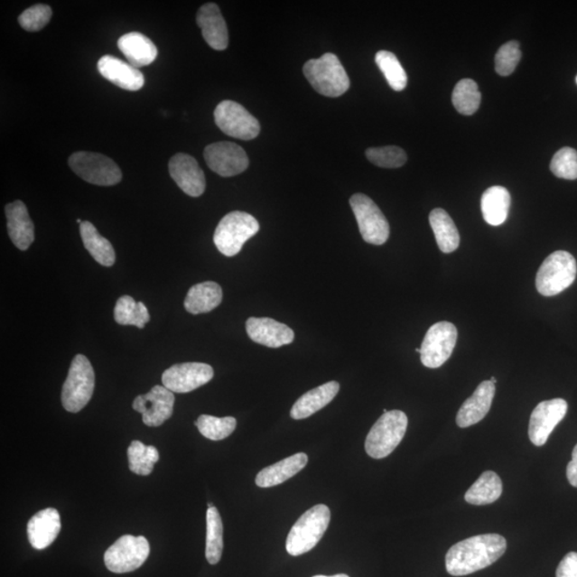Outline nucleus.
<instances>
[{"label": "nucleus", "mask_w": 577, "mask_h": 577, "mask_svg": "<svg viewBox=\"0 0 577 577\" xmlns=\"http://www.w3.org/2000/svg\"><path fill=\"white\" fill-rule=\"evenodd\" d=\"M506 550L507 541L498 534L479 535L460 541L447 553V572L452 576L475 573L498 562Z\"/></svg>", "instance_id": "nucleus-1"}, {"label": "nucleus", "mask_w": 577, "mask_h": 577, "mask_svg": "<svg viewBox=\"0 0 577 577\" xmlns=\"http://www.w3.org/2000/svg\"><path fill=\"white\" fill-rule=\"evenodd\" d=\"M330 510L328 506L312 507L296 521L285 542V549L291 556H301L316 546L328 529Z\"/></svg>", "instance_id": "nucleus-2"}, {"label": "nucleus", "mask_w": 577, "mask_h": 577, "mask_svg": "<svg viewBox=\"0 0 577 577\" xmlns=\"http://www.w3.org/2000/svg\"><path fill=\"white\" fill-rule=\"evenodd\" d=\"M304 75L313 89L320 95L338 98L349 88V79L338 57L324 54L319 60L307 61L302 68Z\"/></svg>", "instance_id": "nucleus-3"}, {"label": "nucleus", "mask_w": 577, "mask_h": 577, "mask_svg": "<svg viewBox=\"0 0 577 577\" xmlns=\"http://www.w3.org/2000/svg\"><path fill=\"white\" fill-rule=\"evenodd\" d=\"M407 424L409 419L405 412L395 410L384 413L367 435L366 452L373 459L388 457L404 440Z\"/></svg>", "instance_id": "nucleus-4"}, {"label": "nucleus", "mask_w": 577, "mask_h": 577, "mask_svg": "<svg viewBox=\"0 0 577 577\" xmlns=\"http://www.w3.org/2000/svg\"><path fill=\"white\" fill-rule=\"evenodd\" d=\"M95 384V370L90 361L84 355H77L62 387L61 401L64 410L70 413L83 410L92 397Z\"/></svg>", "instance_id": "nucleus-5"}, {"label": "nucleus", "mask_w": 577, "mask_h": 577, "mask_svg": "<svg viewBox=\"0 0 577 577\" xmlns=\"http://www.w3.org/2000/svg\"><path fill=\"white\" fill-rule=\"evenodd\" d=\"M260 225L253 215L241 211L227 214L214 233V244L219 252L233 256L241 252L243 245L258 233Z\"/></svg>", "instance_id": "nucleus-6"}, {"label": "nucleus", "mask_w": 577, "mask_h": 577, "mask_svg": "<svg viewBox=\"0 0 577 577\" xmlns=\"http://www.w3.org/2000/svg\"><path fill=\"white\" fill-rule=\"evenodd\" d=\"M577 265L574 256L563 250L551 254L544 261L535 278V287L544 296H555L575 281Z\"/></svg>", "instance_id": "nucleus-7"}, {"label": "nucleus", "mask_w": 577, "mask_h": 577, "mask_svg": "<svg viewBox=\"0 0 577 577\" xmlns=\"http://www.w3.org/2000/svg\"><path fill=\"white\" fill-rule=\"evenodd\" d=\"M150 554L147 539L139 535H122L105 553L104 562L110 572L128 573L142 567Z\"/></svg>", "instance_id": "nucleus-8"}, {"label": "nucleus", "mask_w": 577, "mask_h": 577, "mask_svg": "<svg viewBox=\"0 0 577 577\" xmlns=\"http://www.w3.org/2000/svg\"><path fill=\"white\" fill-rule=\"evenodd\" d=\"M69 166L78 176L86 182L100 185L113 186L122 180V172L118 165L100 154L80 153L70 156Z\"/></svg>", "instance_id": "nucleus-9"}, {"label": "nucleus", "mask_w": 577, "mask_h": 577, "mask_svg": "<svg viewBox=\"0 0 577 577\" xmlns=\"http://www.w3.org/2000/svg\"><path fill=\"white\" fill-rule=\"evenodd\" d=\"M349 206L357 218L359 232L364 241L372 245H383L389 237V224L380 208L368 196L355 194Z\"/></svg>", "instance_id": "nucleus-10"}, {"label": "nucleus", "mask_w": 577, "mask_h": 577, "mask_svg": "<svg viewBox=\"0 0 577 577\" xmlns=\"http://www.w3.org/2000/svg\"><path fill=\"white\" fill-rule=\"evenodd\" d=\"M215 124L226 135L242 141H252L259 135L260 124L241 104L223 101L214 112Z\"/></svg>", "instance_id": "nucleus-11"}, {"label": "nucleus", "mask_w": 577, "mask_h": 577, "mask_svg": "<svg viewBox=\"0 0 577 577\" xmlns=\"http://www.w3.org/2000/svg\"><path fill=\"white\" fill-rule=\"evenodd\" d=\"M458 340L456 326L451 322L435 323L424 336L421 348L422 363L427 368H440L451 357Z\"/></svg>", "instance_id": "nucleus-12"}, {"label": "nucleus", "mask_w": 577, "mask_h": 577, "mask_svg": "<svg viewBox=\"0 0 577 577\" xmlns=\"http://www.w3.org/2000/svg\"><path fill=\"white\" fill-rule=\"evenodd\" d=\"M568 412L567 401L552 399L542 401L530 416L528 435L535 446H544L554 429L563 421Z\"/></svg>", "instance_id": "nucleus-13"}, {"label": "nucleus", "mask_w": 577, "mask_h": 577, "mask_svg": "<svg viewBox=\"0 0 577 577\" xmlns=\"http://www.w3.org/2000/svg\"><path fill=\"white\" fill-rule=\"evenodd\" d=\"M214 377L211 366L202 363L177 364L162 376L163 386L172 393L186 394L203 386Z\"/></svg>", "instance_id": "nucleus-14"}, {"label": "nucleus", "mask_w": 577, "mask_h": 577, "mask_svg": "<svg viewBox=\"0 0 577 577\" xmlns=\"http://www.w3.org/2000/svg\"><path fill=\"white\" fill-rule=\"evenodd\" d=\"M207 165L221 177H233L247 171L249 160L240 145L229 142H219L205 149Z\"/></svg>", "instance_id": "nucleus-15"}, {"label": "nucleus", "mask_w": 577, "mask_h": 577, "mask_svg": "<svg viewBox=\"0 0 577 577\" xmlns=\"http://www.w3.org/2000/svg\"><path fill=\"white\" fill-rule=\"evenodd\" d=\"M174 395L165 386L156 385L148 394L138 396L133 402V409L143 415L148 427H160L172 416Z\"/></svg>", "instance_id": "nucleus-16"}, {"label": "nucleus", "mask_w": 577, "mask_h": 577, "mask_svg": "<svg viewBox=\"0 0 577 577\" xmlns=\"http://www.w3.org/2000/svg\"><path fill=\"white\" fill-rule=\"evenodd\" d=\"M169 173L186 195L200 197L206 191V177L194 157L178 154L169 161Z\"/></svg>", "instance_id": "nucleus-17"}, {"label": "nucleus", "mask_w": 577, "mask_h": 577, "mask_svg": "<svg viewBox=\"0 0 577 577\" xmlns=\"http://www.w3.org/2000/svg\"><path fill=\"white\" fill-rule=\"evenodd\" d=\"M247 330L250 340L267 348H281L294 340L293 330L271 318H249Z\"/></svg>", "instance_id": "nucleus-18"}, {"label": "nucleus", "mask_w": 577, "mask_h": 577, "mask_svg": "<svg viewBox=\"0 0 577 577\" xmlns=\"http://www.w3.org/2000/svg\"><path fill=\"white\" fill-rule=\"evenodd\" d=\"M98 70L103 78L121 89L138 91L144 85V78L139 69L114 56H103L98 62Z\"/></svg>", "instance_id": "nucleus-19"}, {"label": "nucleus", "mask_w": 577, "mask_h": 577, "mask_svg": "<svg viewBox=\"0 0 577 577\" xmlns=\"http://www.w3.org/2000/svg\"><path fill=\"white\" fill-rule=\"evenodd\" d=\"M196 20L209 48L217 51L228 48V28L218 5L212 3L203 5L198 10Z\"/></svg>", "instance_id": "nucleus-20"}, {"label": "nucleus", "mask_w": 577, "mask_h": 577, "mask_svg": "<svg viewBox=\"0 0 577 577\" xmlns=\"http://www.w3.org/2000/svg\"><path fill=\"white\" fill-rule=\"evenodd\" d=\"M495 396V384L483 381L471 397L464 402L458 412L457 424L460 428H469L482 421L491 409Z\"/></svg>", "instance_id": "nucleus-21"}, {"label": "nucleus", "mask_w": 577, "mask_h": 577, "mask_svg": "<svg viewBox=\"0 0 577 577\" xmlns=\"http://www.w3.org/2000/svg\"><path fill=\"white\" fill-rule=\"evenodd\" d=\"M60 529V512L54 508L41 510L28 522L29 542L34 549L44 550L56 540Z\"/></svg>", "instance_id": "nucleus-22"}, {"label": "nucleus", "mask_w": 577, "mask_h": 577, "mask_svg": "<svg viewBox=\"0 0 577 577\" xmlns=\"http://www.w3.org/2000/svg\"><path fill=\"white\" fill-rule=\"evenodd\" d=\"M11 241L21 250H27L34 241V226L25 203L16 200L5 206Z\"/></svg>", "instance_id": "nucleus-23"}, {"label": "nucleus", "mask_w": 577, "mask_h": 577, "mask_svg": "<svg viewBox=\"0 0 577 577\" xmlns=\"http://www.w3.org/2000/svg\"><path fill=\"white\" fill-rule=\"evenodd\" d=\"M340 385L338 382L331 381L317 388L309 390L308 393L302 395L297 400L291 409L290 415L295 421H301L313 415L314 413L322 410L323 407L330 405L334 400L337 394L340 393Z\"/></svg>", "instance_id": "nucleus-24"}, {"label": "nucleus", "mask_w": 577, "mask_h": 577, "mask_svg": "<svg viewBox=\"0 0 577 577\" xmlns=\"http://www.w3.org/2000/svg\"><path fill=\"white\" fill-rule=\"evenodd\" d=\"M308 463L307 454H293L267 468L262 470L256 477V485L260 488H272L282 485L305 468Z\"/></svg>", "instance_id": "nucleus-25"}, {"label": "nucleus", "mask_w": 577, "mask_h": 577, "mask_svg": "<svg viewBox=\"0 0 577 577\" xmlns=\"http://www.w3.org/2000/svg\"><path fill=\"white\" fill-rule=\"evenodd\" d=\"M118 48L128 63L137 69L149 66L157 57V49L153 41L141 33H130L118 40Z\"/></svg>", "instance_id": "nucleus-26"}, {"label": "nucleus", "mask_w": 577, "mask_h": 577, "mask_svg": "<svg viewBox=\"0 0 577 577\" xmlns=\"http://www.w3.org/2000/svg\"><path fill=\"white\" fill-rule=\"evenodd\" d=\"M223 290L214 282L192 285L184 302L186 311L192 314L207 313L220 305Z\"/></svg>", "instance_id": "nucleus-27"}, {"label": "nucleus", "mask_w": 577, "mask_h": 577, "mask_svg": "<svg viewBox=\"0 0 577 577\" xmlns=\"http://www.w3.org/2000/svg\"><path fill=\"white\" fill-rule=\"evenodd\" d=\"M510 206V192L504 186H492L483 192L481 211L489 225H503L508 218Z\"/></svg>", "instance_id": "nucleus-28"}, {"label": "nucleus", "mask_w": 577, "mask_h": 577, "mask_svg": "<svg viewBox=\"0 0 577 577\" xmlns=\"http://www.w3.org/2000/svg\"><path fill=\"white\" fill-rule=\"evenodd\" d=\"M503 494V482L497 473L487 470L465 493L466 503L483 506L495 503Z\"/></svg>", "instance_id": "nucleus-29"}, {"label": "nucleus", "mask_w": 577, "mask_h": 577, "mask_svg": "<svg viewBox=\"0 0 577 577\" xmlns=\"http://www.w3.org/2000/svg\"><path fill=\"white\" fill-rule=\"evenodd\" d=\"M437 245L442 253L451 254L459 247L460 235L456 224L445 209H434L429 217Z\"/></svg>", "instance_id": "nucleus-30"}, {"label": "nucleus", "mask_w": 577, "mask_h": 577, "mask_svg": "<svg viewBox=\"0 0 577 577\" xmlns=\"http://www.w3.org/2000/svg\"><path fill=\"white\" fill-rule=\"evenodd\" d=\"M81 240L92 258L104 266H112L116 261V253L112 243L98 233L90 221H83L79 227Z\"/></svg>", "instance_id": "nucleus-31"}, {"label": "nucleus", "mask_w": 577, "mask_h": 577, "mask_svg": "<svg viewBox=\"0 0 577 577\" xmlns=\"http://www.w3.org/2000/svg\"><path fill=\"white\" fill-rule=\"evenodd\" d=\"M115 320L120 325H134L144 329L150 321V313L144 302H137L132 296H121L115 307Z\"/></svg>", "instance_id": "nucleus-32"}, {"label": "nucleus", "mask_w": 577, "mask_h": 577, "mask_svg": "<svg viewBox=\"0 0 577 577\" xmlns=\"http://www.w3.org/2000/svg\"><path fill=\"white\" fill-rule=\"evenodd\" d=\"M127 458L133 473L148 476L153 473L154 464L159 462L160 453L154 446H145L142 442L134 441L127 448Z\"/></svg>", "instance_id": "nucleus-33"}, {"label": "nucleus", "mask_w": 577, "mask_h": 577, "mask_svg": "<svg viewBox=\"0 0 577 577\" xmlns=\"http://www.w3.org/2000/svg\"><path fill=\"white\" fill-rule=\"evenodd\" d=\"M224 527L218 508H209L207 512L206 557L209 563H219L224 549Z\"/></svg>", "instance_id": "nucleus-34"}, {"label": "nucleus", "mask_w": 577, "mask_h": 577, "mask_svg": "<svg viewBox=\"0 0 577 577\" xmlns=\"http://www.w3.org/2000/svg\"><path fill=\"white\" fill-rule=\"evenodd\" d=\"M481 93L476 81L465 79L460 80L452 92V104L460 114L474 115L480 107Z\"/></svg>", "instance_id": "nucleus-35"}, {"label": "nucleus", "mask_w": 577, "mask_h": 577, "mask_svg": "<svg viewBox=\"0 0 577 577\" xmlns=\"http://www.w3.org/2000/svg\"><path fill=\"white\" fill-rule=\"evenodd\" d=\"M376 62L380 68L387 83L395 91L405 89L407 85V75L404 67L401 66L398 58L388 51L377 52Z\"/></svg>", "instance_id": "nucleus-36"}, {"label": "nucleus", "mask_w": 577, "mask_h": 577, "mask_svg": "<svg viewBox=\"0 0 577 577\" xmlns=\"http://www.w3.org/2000/svg\"><path fill=\"white\" fill-rule=\"evenodd\" d=\"M196 427L200 433L211 441H221L227 439L237 428V419L233 417H214L201 415L198 417Z\"/></svg>", "instance_id": "nucleus-37"}, {"label": "nucleus", "mask_w": 577, "mask_h": 577, "mask_svg": "<svg viewBox=\"0 0 577 577\" xmlns=\"http://www.w3.org/2000/svg\"><path fill=\"white\" fill-rule=\"evenodd\" d=\"M366 156L372 164L382 168H399L404 166L407 161L405 150L396 147V145L370 148L366 151Z\"/></svg>", "instance_id": "nucleus-38"}, {"label": "nucleus", "mask_w": 577, "mask_h": 577, "mask_svg": "<svg viewBox=\"0 0 577 577\" xmlns=\"http://www.w3.org/2000/svg\"><path fill=\"white\" fill-rule=\"evenodd\" d=\"M522 58L520 44L517 41H510L498 50L495 56V70L500 77H509L517 67Z\"/></svg>", "instance_id": "nucleus-39"}, {"label": "nucleus", "mask_w": 577, "mask_h": 577, "mask_svg": "<svg viewBox=\"0 0 577 577\" xmlns=\"http://www.w3.org/2000/svg\"><path fill=\"white\" fill-rule=\"evenodd\" d=\"M551 172L557 178L565 180L577 179V153L576 150L564 147L553 156Z\"/></svg>", "instance_id": "nucleus-40"}, {"label": "nucleus", "mask_w": 577, "mask_h": 577, "mask_svg": "<svg viewBox=\"0 0 577 577\" xmlns=\"http://www.w3.org/2000/svg\"><path fill=\"white\" fill-rule=\"evenodd\" d=\"M51 14L50 5H34L19 16V23L26 32H39L49 24Z\"/></svg>", "instance_id": "nucleus-41"}, {"label": "nucleus", "mask_w": 577, "mask_h": 577, "mask_svg": "<svg viewBox=\"0 0 577 577\" xmlns=\"http://www.w3.org/2000/svg\"><path fill=\"white\" fill-rule=\"evenodd\" d=\"M556 577H577V553L567 554L559 563Z\"/></svg>", "instance_id": "nucleus-42"}, {"label": "nucleus", "mask_w": 577, "mask_h": 577, "mask_svg": "<svg viewBox=\"0 0 577 577\" xmlns=\"http://www.w3.org/2000/svg\"><path fill=\"white\" fill-rule=\"evenodd\" d=\"M567 477L570 485L577 488V445L573 449L572 460L568 464Z\"/></svg>", "instance_id": "nucleus-43"}, {"label": "nucleus", "mask_w": 577, "mask_h": 577, "mask_svg": "<svg viewBox=\"0 0 577 577\" xmlns=\"http://www.w3.org/2000/svg\"><path fill=\"white\" fill-rule=\"evenodd\" d=\"M313 577H349L347 574H337V575H333V576H325V575H317V576H313Z\"/></svg>", "instance_id": "nucleus-44"}, {"label": "nucleus", "mask_w": 577, "mask_h": 577, "mask_svg": "<svg viewBox=\"0 0 577 577\" xmlns=\"http://www.w3.org/2000/svg\"><path fill=\"white\" fill-rule=\"evenodd\" d=\"M489 381H491L493 384H497V382H498L497 378H495L494 377H492L491 380H489Z\"/></svg>", "instance_id": "nucleus-45"}, {"label": "nucleus", "mask_w": 577, "mask_h": 577, "mask_svg": "<svg viewBox=\"0 0 577 577\" xmlns=\"http://www.w3.org/2000/svg\"><path fill=\"white\" fill-rule=\"evenodd\" d=\"M77 221H78L79 224L83 223V221H81V219H78Z\"/></svg>", "instance_id": "nucleus-46"}, {"label": "nucleus", "mask_w": 577, "mask_h": 577, "mask_svg": "<svg viewBox=\"0 0 577 577\" xmlns=\"http://www.w3.org/2000/svg\"><path fill=\"white\" fill-rule=\"evenodd\" d=\"M576 83H577V78H576Z\"/></svg>", "instance_id": "nucleus-47"}]
</instances>
